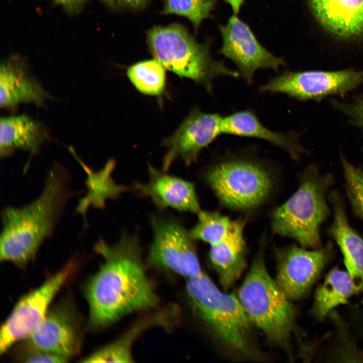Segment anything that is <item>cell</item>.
Here are the masks:
<instances>
[{"instance_id": "cell-28", "label": "cell", "mask_w": 363, "mask_h": 363, "mask_svg": "<svg viewBox=\"0 0 363 363\" xmlns=\"http://www.w3.org/2000/svg\"><path fill=\"white\" fill-rule=\"evenodd\" d=\"M333 109L346 118L348 123L358 130L362 141L363 149V93L354 95L349 100L330 98Z\"/></svg>"}, {"instance_id": "cell-31", "label": "cell", "mask_w": 363, "mask_h": 363, "mask_svg": "<svg viewBox=\"0 0 363 363\" xmlns=\"http://www.w3.org/2000/svg\"><path fill=\"white\" fill-rule=\"evenodd\" d=\"M68 12L73 14L79 11L87 0H55Z\"/></svg>"}, {"instance_id": "cell-26", "label": "cell", "mask_w": 363, "mask_h": 363, "mask_svg": "<svg viewBox=\"0 0 363 363\" xmlns=\"http://www.w3.org/2000/svg\"><path fill=\"white\" fill-rule=\"evenodd\" d=\"M218 0H164L162 15H175L186 18L197 33L203 22L213 18Z\"/></svg>"}, {"instance_id": "cell-16", "label": "cell", "mask_w": 363, "mask_h": 363, "mask_svg": "<svg viewBox=\"0 0 363 363\" xmlns=\"http://www.w3.org/2000/svg\"><path fill=\"white\" fill-rule=\"evenodd\" d=\"M26 344L68 359L76 355L80 351L81 341L73 315L65 307L48 311L42 322L27 338Z\"/></svg>"}, {"instance_id": "cell-12", "label": "cell", "mask_w": 363, "mask_h": 363, "mask_svg": "<svg viewBox=\"0 0 363 363\" xmlns=\"http://www.w3.org/2000/svg\"><path fill=\"white\" fill-rule=\"evenodd\" d=\"M332 246L312 251L291 246L275 251L277 284L291 301L308 294L332 255Z\"/></svg>"}, {"instance_id": "cell-32", "label": "cell", "mask_w": 363, "mask_h": 363, "mask_svg": "<svg viewBox=\"0 0 363 363\" xmlns=\"http://www.w3.org/2000/svg\"><path fill=\"white\" fill-rule=\"evenodd\" d=\"M228 4L233 12V14L238 15L242 6L245 4V0H224Z\"/></svg>"}, {"instance_id": "cell-20", "label": "cell", "mask_w": 363, "mask_h": 363, "mask_svg": "<svg viewBox=\"0 0 363 363\" xmlns=\"http://www.w3.org/2000/svg\"><path fill=\"white\" fill-rule=\"evenodd\" d=\"M330 199L333 220L330 232L341 251L357 293L363 289V239L350 225L338 194L332 193Z\"/></svg>"}, {"instance_id": "cell-15", "label": "cell", "mask_w": 363, "mask_h": 363, "mask_svg": "<svg viewBox=\"0 0 363 363\" xmlns=\"http://www.w3.org/2000/svg\"><path fill=\"white\" fill-rule=\"evenodd\" d=\"M166 172L149 164L148 181L134 182V191L161 211L170 208L197 214L201 209L195 184Z\"/></svg>"}, {"instance_id": "cell-18", "label": "cell", "mask_w": 363, "mask_h": 363, "mask_svg": "<svg viewBox=\"0 0 363 363\" xmlns=\"http://www.w3.org/2000/svg\"><path fill=\"white\" fill-rule=\"evenodd\" d=\"M316 20L342 39L363 36V0H305Z\"/></svg>"}, {"instance_id": "cell-21", "label": "cell", "mask_w": 363, "mask_h": 363, "mask_svg": "<svg viewBox=\"0 0 363 363\" xmlns=\"http://www.w3.org/2000/svg\"><path fill=\"white\" fill-rule=\"evenodd\" d=\"M47 138V133L39 122L25 114L4 116L0 120V155L5 158L16 150L36 155Z\"/></svg>"}, {"instance_id": "cell-30", "label": "cell", "mask_w": 363, "mask_h": 363, "mask_svg": "<svg viewBox=\"0 0 363 363\" xmlns=\"http://www.w3.org/2000/svg\"><path fill=\"white\" fill-rule=\"evenodd\" d=\"M109 8L130 11H139L144 9L149 0H102Z\"/></svg>"}, {"instance_id": "cell-7", "label": "cell", "mask_w": 363, "mask_h": 363, "mask_svg": "<svg viewBox=\"0 0 363 363\" xmlns=\"http://www.w3.org/2000/svg\"><path fill=\"white\" fill-rule=\"evenodd\" d=\"M332 177L315 164L304 172L296 191L271 215L274 233L295 239L304 248L318 249L320 226L329 214L326 200Z\"/></svg>"}, {"instance_id": "cell-23", "label": "cell", "mask_w": 363, "mask_h": 363, "mask_svg": "<svg viewBox=\"0 0 363 363\" xmlns=\"http://www.w3.org/2000/svg\"><path fill=\"white\" fill-rule=\"evenodd\" d=\"M71 151L87 175L86 180L87 193L80 200L76 208V211L83 216L86 226V211L91 205L93 207L103 209L107 200H116L122 194L129 191V188L117 184L112 178V173L115 166V161L113 159H109L102 168L95 172L78 158L74 150L71 149Z\"/></svg>"}, {"instance_id": "cell-17", "label": "cell", "mask_w": 363, "mask_h": 363, "mask_svg": "<svg viewBox=\"0 0 363 363\" xmlns=\"http://www.w3.org/2000/svg\"><path fill=\"white\" fill-rule=\"evenodd\" d=\"M53 98L32 76L24 62L16 56L2 62L0 66V106L14 109L21 103L45 105Z\"/></svg>"}, {"instance_id": "cell-13", "label": "cell", "mask_w": 363, "mask_h": 363, "mask_svg": "<svg viewBox=\"0 0 363 363\" xmlns=\"http://www.w3.org/2000/svg\"><path fill=\"white\" fill-rule=\"evenodd\" d=\"M222 117L218 113L194 109L164 141L167 150L162 169L167 171L177 159L182 160L186 165L196 162L202 150L222 134Z\"/></svg>"}, {"instance_id": "cell-27", "label": "cell", "mask_w": 363, "mask_h": 363, "mask_svg": "<svg viewBox=\"0 0 363 363\" xmlns=\"http://www.w3.org/2000/svg\"><path fill=\"white\" fill-rule=\"evenodd\" d=\"M347 193L356 213L363 219V171L340 154Z\"/></svg>"}, {"instance_id": "cell-22", "label": "cell", "mask_w": 363, "mask_h": 363, "mask_svg": "<svg viewBox=\"0 0 363 363\" xmlns=\"http://www.w3.org/2000/svg\"><path fill=\"white\" fill-rule=\"evenodd\" d=\"M175 310L168 307L150 315L135 324L124 334L112 343L84 358L82 362H132V347L144 332L155 326H167L175 316Z\"/></svg>"}, {"instance_id": "cell-29", "label": "cell", "mask_w": 363, "mask_h": 363, "mask_svg": "<svg viewBox=\"0 0 363 363\" xmlns=\"http://www.w3.org/2000/svg\"><path fill=\"white\" fill-rule=\"evenodd\" d=\"M21 359L26 362H66L69 359L53 353L39 350L26 344Z\"/></svg>"}, {"instance_id": "cell-1", "label": "cell", "mask_w": 363, "mask_h": 363, "mask_svg": "<svg viewBox=\"0 0 363 363\" xmlns=\"http://www.w3.org/2000/svg\"><path fill=\"white\" fill-rule=\"evenodd\" d=\"M94 250L103 262L85 288L90 327L104 328L128 315L157 308L159 299L146 272L138 233L124 230L113 245L101 237Z\"/></svg>"}, {"instance_id": "cell-3", "label": "cell", "mask_w": 363, "mask_h": 363, "mask_svg": "<svg viewBox=\"0 0 363 363\" xmlns=\"http://www.w3.org/2000/svg\"><path fill=\"white\" fill-rule=\"evenodd\" d=\"M186 292L194 314L226 353L237 359L265 358L236 295L221 291L203 272L187 279Z\"/></svg>"}, {"instance_id": "cell-6", "label": "cell", "mask_w": 363, "mask_h": 363, "mask_svg": "<svg viewBox=\"0 0 363 363\" xmlns=\"http://www.w3.org/2000/svg\"><path fill=\"white\" fill-rule=\"evenodd\" d=\"M241 153L223 157L205 170L203 179L223 205L250 211L268 200L274 179L265 162Z\"/></svg>"}, {"instance_id": "cell-25", "label": "cell", "mask_w": 363, "mask_h": 363, "mask_svg": "<svg viewBox=\"0 0 363 363\" xmlns=\"http://www.w3.org/2000/svg\"><path fill=\"white\" fill-rule=\"evenodd\" d=\"M165 67L157 59L136 63L127 70V75L136 88L142 93L159 95L166 85Z\"/></svg>"}, {"instance_id": "cell-2", "label": "cell", "mask_w": 363, "mask_h": 363, "mask_svg": "<svg viewBox=\"0 0 363 363\" xmlns=\"http://www.w3.org/2000/svg\"><path fill=\"white\" fill-rule=\"evenodd\" d=\"M70 170L55 162L48 169L42 190L32 201L2 211L0 260L24 266L53 234L70 199L81 192L71 187Z\"/></svg>"}, {"instance_id": "cell-8", "label": "cell", "mask_w": 363, "mask_h": 363, "mask_svg": "<svg viewBox=\"0 0 363 363\" xmlns=\"http://www.w3.org/2000/svg\"><path fill=\"white\" fill-rule=\"evenodd\" d=\"M150 223L152 240L147 257L149 264L187 279L203 272L195 240L179 219L155 214L150 217Z\"/></svg>"}, {"instance_id": "cell-4", "label": "cell", "mask_w": 363, "mask_h": 363, "mask_svg": "<svg viewBox=\"0 0 363 363\" xmlns=\"http://www.w3.org/2000/svg\"><path fill=\"white\" fill-rule=\"evenodd\" d=\"M266 237L240 285L237 296L253 325L271 343L289 351L296 328V311L267 270Z\"/></svg>"}, {"instance_id": "cell-10", "label": "cell", "mask_w": 363, "mask_h": 363, "mask_svg": "<svg viewBox=\"0 0 363 363\" xmlns=\"http://www.w3.org/2000/svg\"><path fill=\"white\" fill-rule=\"evenodd\" d=\"M78 263L77 258H73L40 286L20 299L2 326L1 354L15 342L27 339L38 328L53 298L75 272Z\"/></svg>"}, {"instance_id": "cell-14", "label": "cell", "mask_w": 363, "mask_h": 363, "mask_svg": "<svg viewBox=\"0 0 363 363\" xmlns=\"http://www.w3.org/2000/svg\"><path fill=\"white\" fill-rule=\"evenodd\" d=\"M241 219H230L211 239L209 259L221 285L226 290L240 277L247 266V247Z\"/></svg>"}, {"instance_id": "cell-19", "label": "cell", "mask_w": 363, "mask_h": 363, "mask_svg": "<svg viewBox=\"0 0 363 363\" xmlns=\"http://www.w3.org/2000/svg\"><path fill=\"white\" fill-rule=\"evenodd\" d=\"M221 133L267 141L283 149L295 160L306 151L299 140L301 134L294 131H273L263 125L251 110H243L223 116Z\"/></svg>"}, {"instance_id": "cell-9", "label": "cell", "mask_w": 363, "mask_h": 363, "mask_svg": "<svg viewBox=\"0 0 363 363\" xmlns=\"http://www.w3.org/2000/svg\"><path fill=\"white\" fill-rule=\"evenodd\" d=\"M363 85V69L285 70L259 88L260 93H283L299 101L319 102L342 96Z\"/></svg>"}, {"instance_id": "cell-11", "label": "cell", "mask_w": 363, "mask_h": 363, "mask_svg": "<svg viewBox=\"0 0 363 363\" xmlns=\"http://www.w3.org/2000/svg\"><path fill=\"white\" fill-rule=\"evenodd\" d=\"M222 36L219 53L236 66L240 77L248 84L254 81V74L259 69L279 71L286 65L285 60L264 47L250 27L233 14L224 24L218 25Z\"/></svg>"}, {"instance_id": "cell-5", "label": "cell", "mask_w": 363, "mask_h": 363, "mask_svg": "<svg viewBox=\"0 0 363 363\" xmlns=\"http://www.w3.org/2000/svg\"><path fill=\"white\" fill-rule=\"evenodd\" d=\"M213 41L210 38L202 43L197 41L187 28L179 23L154 25L146 33V42L154 58L166 69L202 85L210 93L216 78L240 77L238 71L212 56Z\"/></svg>"}, {"instance_id": "cell-24", "label": "cell", "mask_w": 363, "mask_h": 363, "mask_svg": "<svg viewBox=\"0 0 363 363\" xmlns=\"http://www.w3.org/2000/svg\"><path fill=\"white\" fill-rule=\"evenodd\" d=\"M355 293L348 273L334 268L328 273L315 292L312 315L318 320H323L333 309L346 303Z\"/></svg>"}]
</instances>
